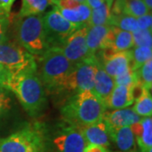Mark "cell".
Returning <instances> with one entry per match:
<instances>
[{
	"mask_svg": "<svg viewBox=\"0 0 152 152\" xmlns=\"http://www.w3.org/2000/svg\"><path fill=\"white\" fill-rule=\"evenodd\" d=\"M108 126V125H107ZM110 140L121 152L134 151L136 142L130 127L112 128L108 126Z\"/></svg>",
	"mask_w": 152,
	"mask_h": 152,
	"instance_id": "obj_17",
	"label": "cell"
},
{
	"mask_svg": "<svg viewBox=\"0 0 152 152\" xmlns=\"http://www.w3.org/2000/svg\"><path fill=\"white\" fill-rule=\"evenodd\" d=\"M129 152H135V151H129Z\"/></svg>",
	"mask_w": 152,
	"mask_h": 152,
	"instance_id": "obj_41",
	"label": "cell"
},
{
	"mask_svg": "<svg viewBox=\"0 0 152 152\" xmlns=\"http://www.w3.org/2000/svg\"><path fill=\"white\" fill-rule=\"evenodd\" d=\"M139 80L144 88L148 91H151L152 86V60L147 61L145 64L137 70Z\"/></svg>",
	"mask_w": 152,
	"mask_h": 152,
	"instance_id": "obj_28",
	"label": "cell"
},
{
	"mask_svg": "<svg viewBox=\"0 0 152 152\" xmlns=\"http://www.w3.org/2000/svg\"><path fill=\"white\" fill-rule=\"evenodd\" d=\"M111 18V10L103 3L102 5L91 10V17L88 22V26H109Z\"/></svg>",
	"mask_w": 152,
	"mask_h": 152,
	"instance_id": "obj_26",
	"label": "cell"
},
{
	"mask_svg": "<svg viewBox=\"0 0 152 152\" xmlns=\"http://www.w3.org/2000/svg\"><path fill=\"white\" fill-rule=\"evenodd\" d=\"M113 2H114V0H104V3L107 5V7H108L110 10H111L112 6H113Z\"/></svg>",
	"mask_w": 152,
	"mask_h": 152,
	"instance_id": "obj_38",
	"label": "cell"
},
{
	"mask_svg": "<svg viewBox=\"0 0 152 152\" xmlns=\"http://www.w3.org/2000/svg\"><path fill=\"white\" fill-rule=\"evenodd\" d=\"M151 30H137L132 32L134 47H147L152 48Z\"/></svg>",
	"mask_w": 152,
	"mask_h": 152,
	"instance_id": "obj_29",
	"label": "cell"
},
{
	"mask_svg": "<svg viewBox=\"0 0 152 152\" xmlns=\"http://www.w3.org/2000/svg\"><path fill=\"white\" fill-rule=\"evenodd\" d=\"M14 104L12 92L5 87L0 86V129L13 115Z\"/></svg>",
	"mask_w": 152,
	"mask_h": 152,
	"instance_id": "obj_21",
	"label": "cell"
},
{
	"mask_svg": "<svg viewBox=\"0 0 152 152\" xmlns=\"http://www.w3.org/2000/svg\"><path fill=\"white\" fill-rule=\"evenodd\" d=\"M7 88L16 96L26 113L33 118L41 117L47 108L46 90L37 72L10 75Z\"/></svg>",
	"mask_w": 152,
	"mask_h": 152,
	"instance_id": "obj_1",
	"label": "cell"
},
{
	"mask_svg": "<svg viewBox=\"0 0 152 152\" xmlns=\"http://www.w3.org/2000/svg\"><path fill=\"white\" fill-rule=\"evenodd\" d=\"M46 151L83 152L86 143L79 127L63 120L50 130L46 127Z\"/></svg>",
	"mask_w": 152,
	"mask_h": 152,
	"instance_id": "obj_6",
	"label": "cell"
},
{
	"mask_svg": "<svg viewBox=\"0 0 152 152\" xmlns=\"http://www.w3.org/2000/svg\"><path fill=\"white\" fill-rule=\"evenodd\" d=\"M131 61L130 69L132 70H138L147 61L151 59L152 48L138 47L130 50Z\"/></svg>",
	"mask_w": 152,
	"mask_h": 152,
	"instance_id": "obj_25",
	"label": "cell"
},
{
	"mask_svg": "<svg viewBox=\"0 0 152 152\" xmlns=\"http://www.w3.org/2000/svg\"><path fill=\"white\" fill-rule=\"evenodd\" d=\"M15 34L17 43L33 56L39 58L49 50L42 15L18 18Z\"/></svg>",
	"mask_w": 152,
	"mask_h": 152,
	"instance_id": "obj_5",
	"label": "cell"
},
{
	"mask_svg": "<svg viewBox=\"0 0 152 152\" xmlns=\"http://www.w3.org/2000/svg\"><path fill=\"white\" fill-rule=\"evenodd\" d=\"M38 58V76L44 89L49 92H60L64 82L74 69L75 64L55 49H49Z\"/></svg>",
	"mask_w": 152,
	"mask_h": 152,
	"instance_id": "obj_3",
	"label": "cell"
},
{
	"mask_svg": "<svg viewBox=\"0 0 152 152\" xmlns=\"http://www.w3.org/2000/svg\"><path fill=\"white\" fill-rule=\"evenodd\" d=\"M103 3L104 0H86V4L91 10L100 7Z\"/></svg>",
	"mask_w": 152,
	"mask_h": 152,
	"instance_id": "obj_36",
	"label": "cell"
},
{
	"mask_svg": "<svg viewBox=\"0 0 152 152\" xmlns=\"http://www.w3.org/2000/svg\"><path fill=\"white\" fill-rule=\"evenodd\" d=\"M139 29L140 30H151L152 29V15L151 12L145 15L136 18Z\"/></svg>",
	"mask_w": 152,
	"mask_h": 152,
	"instance_id": "obj_32",
	"label": "cell"
},
{
	"mask_svg": "<svg viewBox=\"0 0 152 152\" xmlns=\"http://www.w3.org/2000/svg\"><path fill=\"white\" fill-rule=\"evenodd\" d=\"M10 73L4 65L0 64V86L7 88L8 82L10 80ZM8 89V88H7Z\"/></svg>",
	"mask_w": 152,
	"mask_h": 152,
	"instance_id": "obj_33",
	"label": "cell"
},
{
	"mask_svg": "<svg viewBox=\"0 0 152 152\" xmlns=\"http://www.w3.org/2000/svg\"><path fill=\"white\" fill-rule=\"evenodd\" d=\"M2 17H10V15L7 14L5 11L0 9V18H2Z\"/></svg>",
	"mask_w": 152,
	"mask_h": 152,
	"instance_id": "obj_39",
	"label": "cell"
},
{
	"mask_svg": "<svg viewBox=\"0 0 152 152\" xmlns=\"http://www.w3.org/2000/svg\"><path fill=\"white\" fill-rule=\"evenodd\" d=\"M151 11L148 10L143 0H114L111 8V14L114 15H128L138 18Z\"/></svg>",
	"mask_w": 152,
	"mask_h": 152,
	"instance_id": "obj_18",
	"label": "cell"
},
{
	"mask_svg": "<svg viewBox=\"0 0 152 152\" xmlns=\"http://www.w3.org/2000/svg\"><path fill=\"white\" fill-rule=\"evenodd\" d=\"M78 2H81V3H86V0H75Z\"/></svg>",
	"mask_w": 152,
	"mask_h": 152,
	"instance_id": "obj_40",
	"label": "cell"
},
{
	"mask_svg": "<svg viewBox=\"0 0 152 152\" xmlns=\"http://www.w3.org/2000/svg\"><path fill=\"white\" fill-rule=\"evenodd\" d=\"M0 64L10 71V75L37 72V63L34 56L10 41L0 45Z\"/></svg>",
	"mask_w": 152,
	"mask_h": 152,
	"instance_id": "obj_7",
	"label": "cell"
},
{
	"mask_svg": "<svg viewBox=\"0 0 152 152\" xmlns=\"http://www.w3.org/2000/svg\"><path fill=\"white\" fill-rule=\"evenodd\" d=\"M133 110L140 117H151L152 115V97L150 91L145 90L143 95L135 101Z\"/></svg>",
	"mask_w": 152,
	"mask_h": 152,
	"instance_id": "obj_27",
	"label": "cell"
},
{
	"mask_svg": "<svg viewBox=\"0 0 152 152\" xmlns=\"http://www.w3.org/2000/svg\"><path fill=\"white\" fill-rule=\"evenodd\" d=\"M95 56L104 70L112 78L130 69V50L115 52L112 48H107L98 52Z\"/></svg>",
	"mask_w": 152,
	"mask_h": 152,
	"instance_id": "obj_12",
	"label": "cell"
},
{
	"mask_svg": "<svg viewBox=\"0 0 152 152\" xmlns=\"http://www.w3.org/2000/svg\"><path fill=\"white\" fill-rule=\"evenodd\" d=\"M143 2L145 3V4L148 8V10L151 11L152 9V0H143Z\"/></svg>",
	"mask_w": 152,
	"mask_h": 152,
	"instance_id": "obj_37",
	"label": "cell"
},
{
	"mask_svg": "<svg viewBox=\"0 0 152 152\" xmlns=\"http://www.w3.org/2000/svg\"><path fill=\"white\" fill-rule=\"evenodd\" d=\"M10 26V17L0 18V45L9 42V30Z\"/></svg>",
	"mask_w": 152,
	"mask_h": 152,
	"instance_id": "obj_31",
	"label": "cell"
},
{
	"mask_svg": "<svg viewBox=\"0 0 152 152\" xmlns=\"http://www.w3.org/2000/svg\"><path fill=\"white\" fill-rule=\"evenodd\" d=\"M50 4L53 6L68 21L80 28L88 26L91 9L86 3L75 0H50Z\"/></svg>",
	"mask_w": 152,
	"mask_h": 152,
	"instance_id": "obj_11",
	"label": "cell"
},
{
	"mask_svg": "<svg viewBox=\"0 0 152 152\" xmlns=\"http://www.w3.org/2000/svg\"><path fill=\"white\" fill-rule=\"evenodd\" d=\"M140 152H152V119L145 117L129 126Z\"/></svg>",
	"mask_w": 152,
	"mask_h": 152,
	"instance_id": "obj_15",
	"label": "cell"
},
{
	"mask_svg": "<svg viewBox=\"0 0 152 152\" xmlns=\"http://www.w3.org/2000/svg\"><path fill=\"white\" fill-rule=\"evenodd\" d=\"M50 5V0H22L18 18L41 15Z\"/></svg>",
	"mask_w": 152,
	"mask_h": 152,
	"instance_id": "obj_22",
	"label": "cell"
},
{
	"mask_svg": "<svg viewBox=\"0 0 152 152\" xmlns=\"http://www.w3.org/2000/svg\"><path fill=\"white\" fill-rule=\"evenodd\" d=\"M113 39V32L110 26H88L86 45L91 55H96L98 52L111 48Z\"/></svg>",
	"mask_w": 152,
	"mask_h": 152,
	"instance_id": "obj_13",
	"label": "cell"
},
{
	"mask_svg": "<svg viewBox=\"0 0 152 152\" xmlns=\"http://www.w3.org/2000/svg\"><path fill=\"white\" fill-rule=\"evenodd\" d=\"M83 152H108V151L106 147L96 145H86Z\"/></svg>",
	"mask_w": 152,
	"mask_h": 152,
	"instance_id": "obj_35",
	"label": "cell"
},
{
	"mask_svg": "<svg viewBox=\"0 0 152 152\" xmlns=\"http://www.w3.org/2000/svg\"><path fill=\"white\" fill-rule=\"evenodd\" d=\"M87 30L88 26L81 27L67 38L58 48L51 49L60 52L74 64H78L87 59L92 56L90 54L86 45Z\"/></svg>",
	"mask_w": 152,
	"mask_h": 152,
	"instance_id": "obj_10",
	"label": "cell"
},
{
	"mask_svg": "<svg viewBox=\"0 0 152 152\" xmlns=\"http://www.w3.org/2000/svg\"><path fill=\"white\" fill-rule=\"evenodd\" d=\"M109 26L131 33L139 30L137 19L131 15H124V14L118 15H114L111 14Z\"/></svg>",
	"mask_w": 152,
	"mask_h": 152,
	"instance_id": "obj_24",
	"label": "cell"
},
{
	"mask_svg": "<svg viewBox=\"0 0 152 152\" xmlns=\"http://www.w3.org/2000/svg\"><path fill=\"white\" fill-rule=\"evenodd\" d=\"M15 1L16 0H0V9L10 15L12 6Z\"/></svg>",
	"mask_w": 152,
	"mask_h": 152,
	"instance_id": "obj_34",
	"label": "cell"
},
{
	"mask_svg": "<svg viewBox=\"0 0 152 152\" xmlns=\"http://www.w3.org/2000/svg\"><path fill=\"white\" fill-rule=\"evenodd\" d=\"M106 112L105 104L90 91L72 95L61 107L63 120L79 128L102 121Z\"/></svg>",
	"mask_w": 152,
	"mask_h": 152,
	"instance_id": "obj_2",
	"label": "cell"
},
{
	"mask_svg": "<svg viewBox=\"0 0 152 152\" xmlns=\"http://www.w3.org/2000/svg\"><path fill=\"white\" fill-rule=\"evenodd\" d=\"M132 86H115L105 102L106 107L112 110L126 108L134 102Z\"/></svg>",
	"mask_w": 152,
	"mask_h": 152,
	"instance_id": "obj_19",
	"label": "cell"
},
{
	"mask_svg": "<svg viewBox=\"0 0 152 152\" xmlns=\"http://www.w3.org/2000/svg\"><path fill=\"white\" fill-rule=\"evenodd\" d=\"M113 32V39L111 48L115 52L127 51L134 48V41L132 33L122 31L118 28L112 26Z\"/></svg>",
	"mask_w": 152,
	"mask_h": 152,
	"instance_id": "obj_23",
	"label": "cell"
},
{
	"mask_svg": "<svg viewBox=\"0 0 152 152\" xmlns=\"http://www.w3.org/2000/svg\"><path fill=\"white\" fill-rule=\"evenodd\" d=\"M46 127L27 124L7 137L0 138V152H46Z\"/></svg>",
	"mask_w": 152,
	"mask_h": 152,
	"instance_id": "obj_4",
	"label": "cell"
},
{
	"mask_svg": "<svg viewBox=\"0 0 152 152\" xmlns=\"http://www.w3.org/2000/svg\"><path fill=\"white\" fill-rule=\"evenodd\" d=\"M98 60L94 55L80 63L75 64L74 69L67 76L60 92L78 93L90 91L93 92Z\"/></svg>",
	"mask_w": 152,
	"mask_h": 152,
	"instance_id": "obj_8",
	"label": "cell"
},
{
	"mask_svg": "<svg viewBox=\"0 0 152 152\" xmlns=\"http://www.w3.org/2000/svg\"><path fill=\"white\" fill-rule=\"evenodd\" d=\"M43 26L49 49L58 48L80 27L68 21L55 8L42 15Z\"/></svg>",
	"mask_w": 152,
	"mask_h": 152,
	"instance_id": "obj_9",
	"label": "cell"
},
{
	"mask_svg": "<svg viewBox=\"0 0 152 152\" xmlns=\"http://www.w3.org/2000/svg\"><path fill=\"white\" fill-rule=\"evenodd\" d=\"M115 86H132L135 85L136 83L140 81L139 76L137 74V70L134 71L131 69L124 72V74L119 75L113 78Z\"/></svg>",
	"mask_w": 152,
	"mask_h": 152,
	"instance_id": "obj_30",
	"label": "cell"
},
{
	"mask_svg": "<svg viewBox=\"0 0 152 152\" xmlns=\"http://www.w3.org/2000/svg\"><path fill=\"white\" fill-rule=\"evenodd\" d=\"M141 117H140L133 108H122L113 110L110 113H105L103 120L109 127L121 128L129 127L140 122Z\"/></svg>",
	"mask_w": 152,
	"mask_h": 152,
	"instance_id": "obj_16",
	"label": "cell"
},
{
	"mask_svg": "<svg viewBox=\"0 0 152 152\" xmlns=\"http://www.w3.org/2000/svg\"><path fill=\"white\" fill-rule=\"evenodd\" d=\"M115 87L113 78H112L104 70L103 68L98 61L97 69L95 76L93 93L97 96L104 104L108 98L111 92Z\"/></svg>",
	"mask_w": 152,
	"mask_h": 152,
	"instance_id": "obj_20",
	"label": "cell"
},
{
	"mask_svg": "<svg viewBox=\"0 0 152 152\" xmlns=\"http://www.w3.org/2000/svg\"><path fill=\"white\" fill-rule=\"evenodd\" d=\"M80 129L86 145H96L107 148L111 144L108 126L103 119L93 124L82 126Z\"/></svg>",
	"mask_w": 152,
	"mask_h": 152,
	"instance_id": "obj_14",
	"label": "cell"
}]
</instances>
